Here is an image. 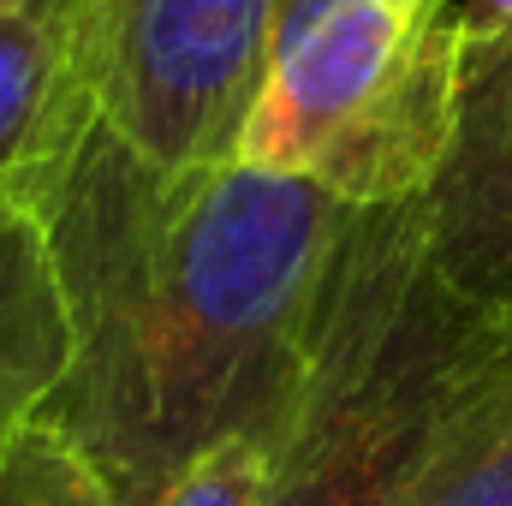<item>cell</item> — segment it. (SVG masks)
I'll return each mask as SVG.
<instances>
[{
	"label": "cell",
	"mask_w": 512,
	"mask_h": 506,
	"mask_svg": "<svg viewBox=\"0 0 512 506\" xmlns=\"http://www.w3.org/2000/svg\"><path fill=\"white\" fill-rule=\"evenodd\" d=\"M483 310L441 274L423 203L352 209L256 506L417 501L447 387Z\"/></svg>",
	"instance_id": "2"
},
{
	"label": "cell",
	"mask_w": 512,
	"mask_h": 506,
	"mask_svg": "<svg viewBox=\"0 0 512 506\" xmlns=\"http://www.w3.org/2000/svg\"><path fill=\"white\" fill-rule=\"evenodd\" d=\"M72 370V310L42 215H0V441L30 429Z\"/></svg>",
	"instance_id": "9"
},
{
	"label": "cell",
	"mask_w": 512,
	"mask_h": 506,
	"mask_svg": "<svg viewBox=\"0 0 512 506\" xmlns=\"http://www.w3.org/2000/svg\"><path fill=\"white\" fill-rule=\"evenodd\" d=\"M262 441H227L173 477H126L48 423L0 441V506H256Z\"/></svg>",
	"instance_id": "7"
},
{
	"label": "cell",
	"mask_w": 512,
	"mask_h": 506,
	"mask_svg": "<svg viewBox=\"0 0 512 506\" xmlns=\"http://www.w3.org/2000/svg\"><path fill=\"white\" fill-rule=\"evenodd\" d=\"M411 506H512V298L471 334Z\"/></svg>",
	"instance_id": "8"
},
{
	"label": "cell",
	"mask_w": 512,
	"mask_h": 506,
	"mask_svg": "<svg viewBox=\"0 0 512 506\" xmlns=\"http://www.w3.org/2000/svg\"><path fill=\"white\" fill-rule=\"evenodd\" d=\"M399 6H417V0H399Z\"/></svg>",
	"instance_id": "11"
},
{
	"label": "cell",
	"mask_w": 512,
	"mask_h": 506,
	"mask_svg": "<svg viewBox=\"0 0 512 506\" xmlns=\"http://www.w3.org/2000/svg\"><path fill=\"white\" fill-rule=\"evenodd\" d=\"M346 203L245 161L161 167L96 126L42 209L72 370L36 423L126 477L274 441Z\"/></svg>",
	"instance_id": "1"
},
{
	"label": "cell",
	"mask_w": 512,
	"mask_h": 506,
	"mask_svg": "<svg viewBox=\"0 0 512 506\" xmlns=\"http://www.w3.org/2000/svg\"><path fill=\"white\" fill-rule=\"evenodd\" d=\"M423 227L465 298H512V36L465 48L459 126L423 197Z\"/></svg>",
	"instance_id": "6"
},
{
	"label": "cell",
	"mask_w": 512,
	"mask_h": 506,
	"mask_svg": "<svg viewBox=\"0 0 512 506\" xmlns=\"http://www.w3.org/2000/svg\"><path fill=\"white\" fill-rule=\"evenodd\" d=\"M96 126L84 0H0V215H42Z\"/></svg>",
	"instance_id": "5"
},
{
	"label": "cell",
	"mask_w": 512,
	"mask_h": 506,
	"mask_svg": "<svg viewBox=\"0 0 512 506\" xmlns=\"http://www.w3.org/2000/svg\"><path fill=\"white\" fill-rule=\"evenodd\" d=\"M280 0H84L96 120L161 167L239 161Z\"/></svg>",
	"instance_id": "4"
},
{
	"label": "cell",
	"mask_w": 512,
	"mask_h": 506,
	"mask_svg": "<svg viewBox=\"0 0 512 506\" xmlns=\"http://www.w3.org/2000/svg\"><path fill=\"white\" fill-rule=\"evenodd\" d=\"M447 6H453V18L465 30V48L512 36V0H447Z\"/></svg>",
	"instance_id": "10"
},
{
	"label": "cell",
	"mask_w": 512,
	"mask_h": 506,
	"mask_svg": "<svg viewBox=\"0 0 512 506\" xmlns=\"http://www.w3.org/2000/svg\"><path fill=\"white\" fill-rule=\"evenodd\" d=\"M465 30L447 0H280L239 161L346 209L423 203L459 126Z\"/></svg>",
	"instance_id": "3"
}]
</instances>
